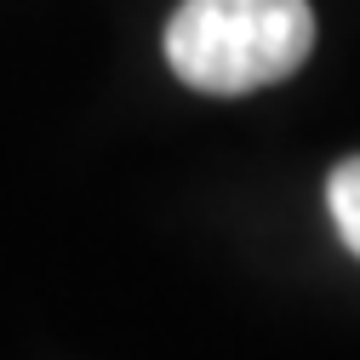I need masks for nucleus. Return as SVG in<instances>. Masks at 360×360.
Wrapping results in <instances>:
<instances>
[{"label":"nucleus","mask_w":360,"mask_h":360,"mask_svg":"<svg viewBox=\"0 0 360 360\" xmlns=\"http://www.w3.org/2000/svg\"><path fill=\"white\" fill-rule=\"evenodd\" d=\"M326 212H332V223H338L343 246L360 257V155H349V160L326 177Z\"/></svg>","instance_id":"2"},{"label":"nucleus","mask_w":360,"mask_h":360,"mask_svg":"<svg viewBox=\"0 0 360 360\" xmlns=\"http://www.w3.org/2000/svg\"><path fill=\"white\" fill-rule=\"evenodd\" d=\"M314 46L309 0H184L166 23L172 75L206 98H240L303 69Z\"/></svg>","instance_id":"1"}]
</instances>
